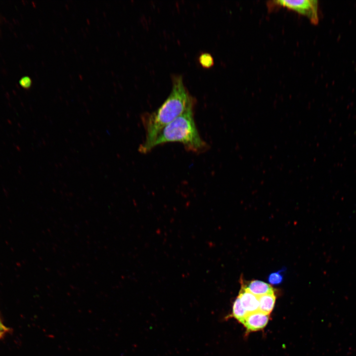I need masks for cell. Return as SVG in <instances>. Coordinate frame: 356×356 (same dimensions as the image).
Instances as JSON below:
<instances>
[{"label":"cell","instance_id":"cell-1","mask_svg":"<svg viewBox=\"0 0 356 356\" xmlns=\"http://www.w3.org/2000/svg\"><path fill=\"white\" fill-rule=\"evenodd\" d=\"M171 91L162 105L155 111L142 116L145 131L144 142L138 151L145 154L150 151L152 144L162 129L190 107L195 99L190 95L181 76H174Z\"/></svg>","mask_w":356,"mask_h":356},{"label":"cell","instance_id":"cell-2","mask_svg":"<svg viewBox=\"0 0 356 356\" xmlns=\"http://www.w3.org/2000/svg\"><path fill=\"white\" fill-rule=\"evenodd\" d=\"M194 107H190L165 126L152 144L151 149L169 142H178L186 150L202 153L209 147L201 137L194 118Z\"/></svg>","mask_w":356,"mask_h":356},{"label":"cell","instance_id":"cell-3","mask_svg":"<svg viewBox=\"0 0 356 356\" xmlns=\"http://www.w3.org/2000/svg\"><path fill=\"white\" fill-rule=\"evenodd\" d=\"M267 5L269 10L283 7L307 16L314 24L319 21L318 3L316 0H275L268 1Z\"/></svg>","mask_w":356,"mask_h":356},{"label":"cell","instance_id":"cell-4","mask_svg":"<svg viewBox=\"0 0 356 356\" xmlns=\"http://www.w3.org/2000/svg\"><path fill=\"white\" fill-rule=\"evenodd\" d=\"M269 319V314L258 310L249 313L242 321L247 332H254L261 330L267 325Z\"/></svg>","mask_w":356,"mask_h":356},{"label":"cell","instance_id":"cell-5","mask_svg":"<svg viewBox=\"0 0 356 356\" xmlns=\"http://www.w3.org/2000/svg\"><path fill=\"white\" fill-rule=\"evenodd\" d=\"M241 304L248 313L259 310L258 297L246 290L243 287L238 296Z\"/></svg>","mask_w":356,"mask_h":356},{"label":"cell","instance_id":"cell-6","mask_svg":"<svg viewBox=\"0 0 356 356\" xmlns=\"http://www.w3.org/2000/svg\"><path fill=\"white\" fill-rule=\"evenodd\" d=\"M242 286L257 297L274 292L270 285L261 280H252L246 285L242 283Z\"/></svg>","mask_w":356,"mask_h":356},{"label":"cell","instance_id":"cell-7","mask_svg":"<svg viewBox=\"0 0 356 356\" xmlns=\"http://www.w3.org/2000/svg\"><path fill=\"white\" fill-rule=\"evenodd\" d=\"M258 297L259 303V310L265 313L270 314L274 308L276 301V297L274 292Z\"/></svg>","mask_w":356,"mask_h":356},{"label":"cell","instance_id":"cell-8","mask_svg":"<svg viewBox=\"0 0 356 356\" xmlns=\"http://www.w3.org/2000/svg\"><path fill=\"white\" fill-rule=\"evenodd\" d=\"M248 313L242 306L238 296L234 300L232 308L231 313L226 317H233L241 323Z\"/></svg>","mask_w":356,"mask_h":356},{"label":"cell","instance_id":"cell-9","mask_svg":"<svg viewBox=\"0 0 356 356\" xmlns=\"http://www.w3.org/2000/svg\"><path fill=\"white\" fill-rule=\"evenodd\" d=\"M200 64L205 68H209L214 63L213 56L209 53L204 52L201 54L198 59Z\"/></svg>","mask_w":356,"mask_h":356},{"label":"cell","instance_id":"cell-10","mask_svg":"<svg viewBox=\"0 0 356 356\" xmlns=\"http://www.w3.org/2000/svg\"><path fill=\"white\" fill-rule=\"evenodd\" d=\"M282 271V270H280L269 274L267 278L268 282L272 285L280 284L283 280Z\"/></svg>","mask_w":356,"mask_h":356},{"label":"cell","instance_id":"cell-11","mask_svg":"<svg viewBox=\"0 0 356 356\" xmlns=\"http://www.w3.org/2000/svg\"><path fill=\"white\" fill-rule=\"evenodd\" d=\"M20 83L23 87L28 88L31 86L32 81L30 78L26 77L21 80Z\"/></svg>","mask_w":356,"mask_h":356},{"label":"cell","instance_id":"cell-12","mask_svg":"<svg viewBox=\"0 0 356 356\" xmlns=\"http://www.w3.org/2000/svg\"><path fill=\"white\" fill-rule=\"evenodd\" d=\"M8 331V328L6 327L4 325L0 326V338L2 337L4 334L7 333Z\"/></svg>","mask_w":356,"mask_h":356},{"label":"cell","instance_id":"cell-13","mask_svg":"<svg viewBox=\"0 0 356 356\" xmlns=\"http://www.w3.org/2000/svg\"><path fill=\"white\" fill-rule=\"evenodd\" d=\"M4 325V324L2 323L0 318V326Z\"/></svg>","mask_w":356,"mask_h":356}]
</instances>
